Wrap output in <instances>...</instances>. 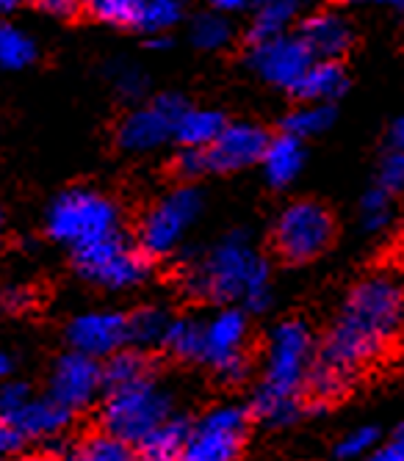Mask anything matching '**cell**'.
Masks as SVG:
<instances>
[{
	"instance_id": "24",
	"label": "cell",
	"mask_w": 404,
	"mask_h": 461,
	"mask_svg": "<svg viewBox=\"0 0 404 461\" xmlns=\"http://www.w3.org/2000/svg\"><path fill=\"white\" fill-rule=\"evenodd\" d=\"M106 359L108 362L103 365V390L131 384V382L152 375V362L147 359V354L142 348H119Z\"/></svg>"
},
{
	"instance_id": "39",
	"label": "cell",
	"mask_w": 404,
	"mask_h": 461,
	"mask_svg": "<svg viewBox=\"0 0 404 461\" xmlns=\"http://www.w3.org/2000/svg\"><path fill=\"white\" fill-rule=\"evenodd\" d=\"M178 172L188 180L199 177L208 172V158L206 149H197V147H183L180 158H178Z\"/></svg>"
},
{
	"instance_id": "18",
	"label": "cell",
	"mask_w": 404,
	"mask_h": 461,
	"mask_svg": "<svg viewBox=\"0 0 404 461\" xmlns=\"http://www.w3.org/2000/svg\"><path fill=\"white\" fill-rule=\"evenodd\" d=\"M188 431H191V423L186 417L170 414L164 423H158L150 434H144L133 445L136 461H183Z\"/></svg>"
},
{
	"instance_id": "48",
	"label": "cell",
	"mask_w": 404,
	"mask_h": 461,
	"mask_svg": "<svg viewBox=\"0 0 404 461\" xmlns=\"http://www.w3.org/2000/svg\"><path fill=\"white\" fill-rule=\"evenodd\" d=\"M377 4H385V6H393V9H404V0H377Z\"/></svg>"
},
{
	"instance_id": "12",
	"label": "cell",
	"mask_w": 404,
	"mask_h": 461,
	"mask_svg": "<svg viewBox=\"0 0 404 461\" xmlns=\"http://www.w3.org/2000/svg\"><path fill=\"white\" fill-rule=\"evenodd\" d=\"M103 393V365L95 357L80 351L64 354L50 375V398L59 401L72 414L89 409Z\"/></svg>"
},
{
	"instance_id": "43",
	"label": "cell",
	"mask_w": 404,
	"mask_h": 461,
	"mask_svg": "<svg viewBox=\"0 0 404 461\" xmlns=\"http://www.w3.org/2000/svg\"><path fill=\"white\" fill-rule=\"evenodd\" d=\"M258 0H208V6H214V12L225 14V12H244L250 6H255Z\"/></svg>"
},
{
	"instance_id": "31",
	"label": "cell",
	"mask_w": 404,
	"mask_h": 461,
	"mask_svg": "<svg viewBox=\"0 0 404 461\" xmlns=\"http://www.w3.org/2000/svg\"><path fill=\"white\" fill-rule=\"evenodd\" d=\"M230 36H233V28L219 12L199 14L191 23V41L199 50H219V48L227 45Z\"/></svg>"
},
{
	"instance_id": "35",
	"label": "cell",
	"mask_w": 404,
	"mask_h": 461,
	"mask_svg": "<svg viewBox=\"0 0 404 461\" xmlns=\"http://www.w3.org/2000/svg\"><path fill=\"white\" fill-rule=\"evenodd\" d=\"M380 188L388 194H401L404 191V152L393 149L382 166H380Z\"/></svg>"
},
{
	"instance_id": "3",
	"label": "cell",
	"mask_w": 404,
	"mask_h": 461,
	"mask_svg": "<svg viewBox=\"0 0 404 461\" xmlns=\"http://www.w3.org/2000/svg\"><path fill=\"white\" fill-rule=\"evenodd\" d=\"M170 414H172L170 393L155 382V375H147V379L106 390L100 423L106 434L128 445H136L158 423H164Z\"/></svg>"
},
{
	"instance_id": "9",
	"label": "cell",
	"mask_w": 404,
	"mask_h": 461,
	"mask_svg": "<svg viewBox=\"0 0 404 461\" xmlns=\"http://www.w3.org/2000/svg\"><path fill=\"white\" fill-rule=\"evenodd\" d=\"M335 221L318 202H294L274 224V249L289 263H308L318 258L333 240Z\"/></svg>"
},
{
	"instance_id": "21",
	"label": "cell",
	"mask_w": 404,
	"mask_h": 461,
	"mask_svg": "<svg viewBox=\"0 0 404 461\" xmlns=\"http://www.w3.org/2000/svg\"><path fill=\"white\" fill-rule=\"evenodd\" d=\"M247 411L266 429H289L305 414V403H302V398L280 395V393H271L266 387H258Z\"/></svg>"
},
{
	"instance_id": "19",
	"label": "cell",
	"mask_w": 404,
	"mask_h": 461,
	"mask_svg": "<svg viewBox=\"0 0 404 461\" xmlns=\"http://www.w3.org/2000/svg\"><path fill=\"white\" fill-rule=\"evenodd\" d=\"M261 163H263V172H266V180L274 185V188H286L297 180V175L302 172L305 166V147H302V139L291 136L282 131V136L277 139H269L263 155H261Z\"/></svg>"
},
{
	"instance_id": "17",
	"label": "cell",
	"mask_w": 404,
	"mask_h": 461,
	"mask_svg": "<svg viewBox=\"0 0 404 461\" xmlns=\"http://www.w3.org/2000/svg\"><path fill=\"white\" fill-rule=\"evenodd\" d=\"M299 39L305 41V48L313 53V59L335 61L352 45V28L335 12H318V14H313V17H308L302 23Z\"/></svg>"
},
{
	"instance_id": "11",
	"label": "cell",
	"mask_w": 404,
	"mask_h": 461,
	"mask_svg": "<svg viewBox=\"0 0 404 461\" xmlns=\"http://www.w3.org/2000/svg\"><path fill=\"white\" fill-rule=\"evenodd\" d=\"M186 111V100L178 95H161L152 103L131 111L119 124V144L131 152H147L167 144L175 136L178 116Z\"/></svg>"
},
{
	"instance_id": "10",
	"label": "cell",
	"mask_w": 404,
	"mask_h": 461,
	"mask_svg": "<svg viewBox=\"0 0 404 461\" xmlns=\"http://www.w3.org/2000/svg\"><path fill=\"white\" fill-rule=\"evenodd\" d=\"M202 211V194L191 185L170 191L164 199H158L139 230V249L147 258H161V255H172L180 246L183 235L188 227L197 221Z\"/></svg>"
},
{
	"instance_id": "6",
	"label": "cell",
	"mask_w": 404,
	"mask_h": 461,
	"mask_svg": "<svg viewBox=\"0 0 404 461\" xmlns=\"http://www.w3.org/2000/svg\"><path fill=\"white\" fill-rule=\"evenodd\" d=\"M75 266L80 276L108 290L136 287L150 276V258L139 246L125 240L123 232L89 243L84 249H75Z\"/></svg>"
},
{
	"instance_id": "5",
	"label": "cell",
	"mask_w": 404,
	"mask_h": 461,
	"mask_svg": "<svg viewBox=\"0 0 404 461\" xmlns=\"http://www.w3.org/2000/svg\"><path fill=\"white\" fill-rule=\"evenodd\" d=\"M313 359H316V346L310 338V329L302 321L280 323L269 338L261 387L280 395L302 398Z\"/></svg>"
},
{
	"instance_id": "36",
	"label": "cell",
	"mask_w": 404,
	"mask_h": 461,
	"mask_svg": "<svg viewBox=\"0 0 404 461\" xmlns=\"http://www.w3.org/2000/svg\"><path fill=\"white\" fill-rule=\"evenodd\" d=\"M114 83H116V92L128 100H136L147 92V77L136 67H123L114 75Z\"/></svg>"
},
{
	"instance_id": "14",
	"label": "cell",
	"mask_w": 404,
	"mask_h": 461,
	"mask_svg": "<svg viewBox=\"0 0 404 461\" xmlns=\"http://www.w3.org/2000/svg\"><path fill=\"white\" fill-rule=\"evenodd\" d=\"M67 343L72 351H80L95 359H106L114 351L128 346V318L114 310H95L69 321Z\"/></svg>"
},
{
	"instance_id": "42",
	"label": "cell",
	"mask_w": 404,
	"mask_h": 461,
	"mask_svg": "<svg viewBox=\"0 0 404 461\" xmlns=\"http://www.w3.org/2000/svg\"><path fill=\"white\" fill-rule=\"evenodd\" d=\"M23 442H25V439L17 434V429H14L9 420H4V417H0V456L14 453Z\"/></svg>"
},
{
	"instance_id": "15",
	"label": "cell",
	"mask_w": 404,
	"mask_h": 461,
	"mask_svg": "<svg viewBox=\"0 0 404 461\" xmlns=\"http://www.w3.org/2000/svg\"><path fill=\"white\" fill-rule=\"evenodd\" d=\"M266 144L269 133L252 122L225 124L219 136L206 147L208 172H238L252 163H261Z\"/></svg>"
},
{
	"instance_id": "44",
	"label": "cell",
	"mask_w": 404,
	"mask_h": 461,
	"mask_svg": "<svg viewBox=\"0 0 404 461\" xmlns=\"http://www.w3.org/2000/svg\"><path fill=\"white\" fill-rule=\"evenodd\" d=\"M390 141H393V149H401L404 152V116L393 124L390 131Z\"/></svg>"
},
{
	"instance_id": "28",
	"label": "cell",
	"mask_w": 404,
	"mask_h": 461,
	"mask_svg": "<svg viewBox=\"0 0 404 461\" xmlns=\"http://www.w3.org/2000/svg\"><path fill=\"white\" fill-rule=\"evenodd\" d=\"M36 59L33 39L12 23H0V67L25 69Z\"/></svg>"
},
{
	"instance_id": "13",
	"label": "cell",
	"mask_w": 404,
	"mask_h": 461,
	"mask_svg": "<svg viewBox=\"0 0 404 461\" xmlns=\"http://www.w3.org/2000/svg\"><path fill=\"white\" fill-rule=\"evenodd\" d=\"M313 53L305 48V41L299 36H274L266 41H252L250 64L252 69L271 86L280 89H294L297 80L305 75V69L313 64Z\"/></svg>"
},
{
	"instance_id": "29",
	"label": "cell",
	"mask_w": 404,
	"mask_h": 461,
	"mask_svg": "<svg viewBox=\"0 0 404 461\" xmlns=\"http://www.w3.org/2000/svg\"><path fill=\"white\" fill-rule=\"evenodd\" d=\"M330 124H333V108L327 103H305L302 108L286 116L282 128L297 139H310V136L325 133Z\"/></svg>"
},
{
	"instance_id": "40",
	"label": "cell",
	"mask_w": 404,
	"mask_h": 461,
	"mask_svg": "<svg viewBox=\"0 0 404 461\" xmlns=\"http://www.w3.org/2000/svg\"><path fill=\"white\" fill-rule=\"evenodd\" d=\"M33 304V293L25 285H9L0 290V310L6 312H25Z\"/></svg>"
},
{
	"instance_id": "22",
	"label": "cell",
	"mask_w": 404,
	"mask_h": 461,
	"mask_svg": "<svg viewBox=\"0 0 404 461\" xmlns=\"http://www.w3.org/2000/svg\"><path fill=\"white\" fill-rule=\"evenodd\" d=\"M225 128V119L219 111H206V108H188L178 116L175 124V136L183 147H197V149H206L219 131Z\"/></svg>"
},
{
	"instance_id": "30",
	"label": "cell",
	"mask_w": 404,
	"mask_h": 461,
	"mask_svg": "<svg viewBox=\"0 0 404 461\" xmlns=\"http://www.w3.org/2000/svg\"><path fill=\"white\" fill-rule=\"evenodd\" d=\"M180 14H183V9L178 0H142L133 28H139L150 36L167 33L170 28H175L180 23Z\"/></svg>"
},
{
	"instance_id": "4",
	"label": "cell",
	"mask_w": 404,
	"mask_h": 461,
	"mask_svg": "<svg viewBox=\"0 0 404 461\" xmlns=\"http://www.w3.org/2000/svg\"><path fill=\"white\" fill-rule=\"evenodd\" d=\"M116 232H119V207L108 196L92 188L64 191L48 207V235L69 246L72 251L106 240Z\"/></svg>"
},
{
	"instance_id": "33",
	"label": "cell",
	"mask_w": 404,
	"mask_h": 461,
	"mask_svg": "<svg viewBox=\"0 0 404 461\" xmlns=\"http://www.w3.org/2000/svg\"><path fill=\"white\" fill-rule=\"evenodd\" d=\"M390 221V194L382 188H374L360 202V224L366 232H380Z\"/></svg>"
},
{
	"instance_id": "8",
	"label": "cell",
	"mask_w": 404,
	"mask_h": 461,
	"mask_svg": "<svg viewBox=\"0 0 404 461\" xmlns=\"http://www.w3.org/2000/svg\"><path fill=\"white\" fill-rule=\"evenodd\" d=\"M250 411L238 403H222L191 423L183 461H235L244 447Z\"/></svg>"
},
{
	"instance_id": "25",
	"label": "cell",
	"mask_w": 404,
	"mask_h": 461,
	"mask_svg": "<svg viewBox=\"0 0 404 461\" xmlns=\"http://www.w3.org/2000/svg\"><path fill=\"white\" fill-rule=\"evenodd\" d=\"M128 318V346L133 348H152L164 343V334L170 326V312L161 307H139Z\"/></svg>"
},
{
	"instance_id": "38",
	"label": "cell",
	"mask_w": 404,
	"mask_h": 461,
	"mask_svg": "<svg viewBox=\"0 0 404 461\" xmlns=\"http://www.w3.org/2000/svg\"><path fill=\"white\" fill-rule=\"evenodd\" d=\"M360 461H404V423L396 429V434L388 442H377L372 453H366Z\"/></svg>"
},
{
	"instance_id": "1",
	"label": "cell",
	"mask_w": 404,
	"mask_h": 461,
	"mask_svg": "<svg viewBox=\"0 0 404 461\" xmlns=\"http://www.w3.org/2000/svg\"><path fill=\"white\" fill-rule=\"evenodd\" d=\"M404 323V290L390 276H372L352 287L341 304L316 362L327 365L346 379L377 362L399 338Z\"/></svg>"
},
{
	"instance_id": "20",
	"label": "cell",
	"mask_w": 404,
	"mask_h": 461,
	"mask_svg": "<svg viewBox=\"0 0 404 461\" xmlns=\"http://www.w3.org/2000/svg\"><path fill=\"white\" fill-rule=\"evenodd\" d=\"M344 89H346V72L341 69V64L316 59L291 92L305 103H330L341 97Z\"/></svg>"
},
{
	"instance_id": "27",
	"label": "cell",
	"mask_w": 404,
	"mask_h": 461,
	"mask_svg": "<svg viewBox=\"0 0 404 461\" xmlns=\"http://www.w3.org/2000/svg\"><path fill=\"white\" fill-rule=\"evenodd\" d=\"M164 346L172 357L186 362H199L202 354V323L194 318H172L164 334Z\"/></svg>"
},
{
	"instance_id": "32",
	"label": "cell",
	"mask_w": 404,
	"mask_h": 461,
	"mask_svg": "<svg viewBox=\"0 0 404 461\" xmlns=\"http://www.w3.org/2000/svg\"><path fill=\"white\" fill-rule=\"evenodd\" d=\"M142 0H87V9L95 20L119 25V28H133L139 14Z\"/></svg>"
},
{
	"instance_id": "41",
	"label": "cell",
	"mask_w": 404,
	"mask_h": 461,
	"mask_svg": "<svg viewBox=\"0 0 404 461\" xmlns=\"http://www.w3.org/2000/svg\"><path fill=\"white\" fill-rule=\"evenodd\" d=\"M31 4H33L36 9H42V12L53 14V17H69V14L78 12L80 0H31Z\"/></svg>"
},
{
	"instance_id": "37",
	"label": "cell",
	"mask_w": 404,
	"mask_h": 461,
	"mask_svg": "<svg viewBox=\"0 0 404 461\" xmlns=\"http://www.w3.org/2000/svg\"><path fill=\"white\" fill-rule=\"evenodd\" d=\"M31 398V390L23 382H6L0 384V417L9 420V417Z\"/></svg>"
},
{
	"instance_id": "2",
	"label": "cell",
	"mask_w": 404,
	"mask_h": 461,
	"mask_svg": "<svg viewBox=\"0 0 404 461\" xmlns=\"http://www.w3.org/2000/svg\"><path fill=\"white\" fill-rule=\"evenodd\" d=\"M186 290L202 302L241 304L250 312H263L271 302L269 263L244 232H233L186 271Z\"/></svg>"
},
{
	"instance_id": "49",
	"label": "cell",
	"mask_w": 404,
	"mask_h": 461,
	"mask_svg": "<svg viewBox=\"0 0 404 461\" xmlns=\"http://www.w3.org/2000/svg\"><path fill=\"white\" fill-rule=\"evenodd\" d=\"M0 235H4V219H0Z\"/></svg>"
},
{
	"instance_id": "16",
	"label": "cell",
	"mask_w": 404,
	"mask_h": 461,
	"mask_svg": "<svg viewBox=\"0 0 404 461\" xmlns=\"http://www.w3.org/2000/svg\"><path fill=\"white\" fill-rule=\"evenodd\" d=\"M9 423L17 429L23 439H50L59 437L69 429L72 423V411L64 409L59 401L48 398H28L12 417Z\"/></svg>"
},
{
	"instance_id": "34",
	"label": "cell",
	"mask_w": 404,
	"mask_h": 461,
	"mask_svg": "<svg viewBox=\"0 0 404 461\" xmlns=\"http://www.w3.org/2000/svg\"><path fill=\"white\" fill-rule=\"evenodd\" d=\"M380 442V431L374 426H360L354 431H349L338 445H335V456L341 461H360L366 453H372Z\"/></svg>"
},
{
	"instance_id": "7",
	"label": "cell",
	"mask_w": 404,
	"mask_h": 461,
	"mask_svg": "<svg viewBox=\"0 0 404 461\" xmlns=\"http://www.w3.org/2000/svg\"><path fill=\"white\" fill-rule=\"evenodd\" d=\"M250 338V323L244 310L227 307L202 323V354L199 362L214 367L227 384H241L250 375V357L244 351Z\"/></svg>"
},
{
	"instance_id": "46",
	"label": "cell",
	"mask_w": 404,
	"mask_h": 461,
	"mask_svg": "<svg viewBox=\"0 0 404 461\" xmlns=\"http://www.w3.org/2000/svg\"><path fill=\"white\" fill-rule=\"evenodd\" d=\"M12 461H59L56 456H48V453H25V456H17Z\"/></svg>"
},
{
	"instance_id": "47",
	"label": "cell",
	"mask_w": 404,
	"mask_h": 461,
	"mask_svg": "<svg viewBox=\"0 0 404 461\" xmlns=\"http://www.w3.org/2000/svg\"><path fill=\"white\" fill-rule=\"evenodd\" d=\"M20 6V0H0V17H9Z\"/></svg>"
},
{
	"instance_id": "23",
	"label": "cell",
	"mask_w": 404,
	"mask_h": 461,
	"mask_svg": "<svg viewBox=\"0 0 404 461\" xmlns=\"http://www.w3.org/2000/svg\"><path fill=\"white\" fill-rule=\"evenodd\" d=\"M299 14V0H258L255 17L250 25L252 41H266L282 36Z\"/></svg>"
},
{
	"instance_id": "45",
	"label": "cell",
	"mask_w": 404,
	"mask_h": 461,
	"mask_svg": "<svg viewBox=\"0 0 404 461\" xmlns=\"http://www.w3.org/2000/svg\"><path fill=\"white\" fill-rule=\"evenodd\" d=\"M12 367H14L12 357L6 351H0V379H6V375L12 373Z\"/></svg>"
},
{
	"instance_id": "26",
	"label": "cell",
	"mask_w": 404,
	"mask_h": 461,
	"mask_svg": "<svg viewBox=\"0 0 404 461\" xmlns=\"http://www.w3.org/2000/svg\"><path fill=\"white\" fill-rule=\"evenodd\" d=\"M67 461H136V453L133 445L100 431L80 439L67 456Z\"/></svg>"
}]
</instances>
